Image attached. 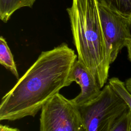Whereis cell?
Segmentation results:
<instances>
[{
    "label": "cell",
    "mask_w": 131,
    "mask_h": 131,
    "mask_svg": "<svg viewBox=\"0 0 131 131\" xmlns=\"http://www.w3.org/2000/svg\"><path fill=\"white\" fill-rule=\"evenodd\" d=\"M77 59L66 43L42 51L36 60L2 98L0 120L35 117L64 87L70 85L71 73Z\"/></svg>",
    "instance_id": "1"
},
{
    "label": "cell",
    "mask_w": 131,
    "mask_h": 131,
    "mask_svg": "<svg viewBox=\"0 0 131 131\" xmlns=\"http://www.w3.org/2000/svg\"><path fill=\"white\" fill-rule=\"evenodd\" d=\"M77 60L102 89L111 64L102 28L97 0H72L67 9Z\"/></svg>",
    "instance_id": "2"
},
{
    "label": "cell",
    "mask_w": 131,
    "mask_h": 131,
    "mask_svg": "<svg viewBox=\"0 0 131 131\" xmlns=\"http://www.w3.org/2000/svg\"><path fill=\"white\" fill-rule=\"evenodd\" d=\"M79 107L86 131H111L129 108L108 83L103 87L96 99Z\"/></svg>",
    "instance_id": "3"
},
{
    "label": "cell",
    "mask_w": 131,
    "mask_h": 131,
    "mask_svg": "<svg viewBox=\"0 0 131 131\" xmlns=\"http://www.w3.org/2000/svg\"><path fill=\"white\" fill-rule=\"evenodd\" d=\"M39 131H86L79 107L59 93L42 107Z\"/></svg>",
    "instance_id": "4"
},
{
    "label": "cell",
    "mask_w": 131,
    "mask_h": 131,
    "mask_svg": "<svg viewBox=\"0 0 131 131\" xmlns=\"http://www.w3.org/2000/svg\"><path fill=\"white\" fill-rule=\"evenodd\" d=\"M100 20L111 64L131 41V20L98 3Z\"/></svg>",
    "instance_id": "5"
},
{
    "label": "cell",
    "mask_w": 131,
    "mask_h": 131,
    "mask_svg": "<svg viewBox=\"0 0 131 131\" xmlns=\"http://www.w3.org/2000/svg\"><path fill=\"white\" fill-rule=\"evenodd\" d=\"M71 80L76 82L80 87V93L72 100L78 107L85 105L96 99L102 89L94 76L86 67L77 59L71 73Z\"/></svg>",
    "instance_id": "6"
},
{
    "label": "cell",
    "mask_w": 131,
    "mask_h": 131,
    "mask_svg": "<svg viewBox=\"0 0 131 131\" xmlns=\"http://www.w3.org/2000/svg\"><path fill=\"white\" fill-rule=\"evenodd\" d=\"M36 0H0V19L7 23L12 14L23 7L32 8Z\"/></svg>",
    "instance_id": "7"
},
{
    "label": "cell",
    "mask_w": 131,
    "mask_h": 131,
    "mask_svg": "<svg viewBox=\"0 0 131 131\" xmlns=\"http://www.w3.org/2000/svg\"><path fill=\"white\" fill-rule=\"evenodd\" d=\"M0 63L11 72L17 79H19V74L13 56L5 38L2 36L0 37Z\"/></svg>",
    "instance_id": "8"
},
{
    "label": "cell",
    "mask_w": 131,
    "mask_h": 131,
    "mask_svg": "<svg viewBox=\"0 0 131 131\" xmlns=\"http://www.w3.org/2000/svg\"><path fill=\"white\" fill-rule=\"evenodd\" d=\"M98 3L131 20V0H97Z\"/></svg>",
    "instance_id": "9"
},
{
    "label": "cell",
    "mask_w": 131,
    "mask_h": 131,
    "mask_svg": "<svg viewBox=\"0 0 131 131\" xmlns=\"http://www.w3.org/2000/svg\"><path fill=\"white\" fill-rule=\"evenodd\" d=\"M108 83L118 95L123 99L131 110V95L127 90L124 82L118 77H112L108 79Z\"/></svg>",
    "instance_id": "10"
},
{
    "label": "cell",
    "mask_w": 131,
    "mask_h": 131,
    "mask_svg": "<svg viewBox=\"0 0 131 131\" xmlns=\"http://www.w3.org/2000/svg\"><path fill=\"white\" fill-rule=\"evenodd\" d=\"M131 110L128 108L116 121L111 131H130Z\"/></svg>",
    "instance_id": "11"
},
{
    "label": "cell",
    "mask_w": 131,
    "mask_h": 131,
    "mask_svg": "<svg viewBox=\"0 0 131 131\" xmlns=\"http://www.w3.org/2000/svg\"><path fill=\"white\" fill-rule=\"evenodd\" d=\"M0 131H20L17 128L10 127L6 125L0 124Z\"/></svg>",
    "instance_id": "12"
},
{
    "label": "cell",
    "mask_w": 131,
    "mask_h": 131,
    "mask_svg": "<svg viewBox=\"0 0 131 131\" xmlns=\"http://www.w3.org/2000/svg\"><path fill=\"white\" fill-rule=\"evenodd\" d=\"M124 83L127 90L131 95V77L127 79L124 82Z\"/></svg>",
    "instance_id": "13"
},
{
    "label": "cell",
    "mask_w": 131,
    "mask_h": 131,
    "mask_svg": "<svg viewBox=\"0 0 131 131\" xmlns=\"http://www.w3.org/2000/svg\"><path fill=\"white\" fill-rule=\"evenodd\" d=\"M126 48L127 50V57L128 60L131 62V41L127 44Z\"/></svg>",
    "instance_id": "14"
},
{
    "label": "cell",
    "mask_w": 131,
    "mask_h": 131,
    "mask_svg": "<svg viewBox=\"0 0 131 131\" xmlns=\"http://www.w3.org/2000/svg\"><path fill=\"white\" fill-rule=\"evenodd\" d=\"M130 131H131V130H130Z\"/></svg>",
    "instance_id": "15"
}]
</instances>
